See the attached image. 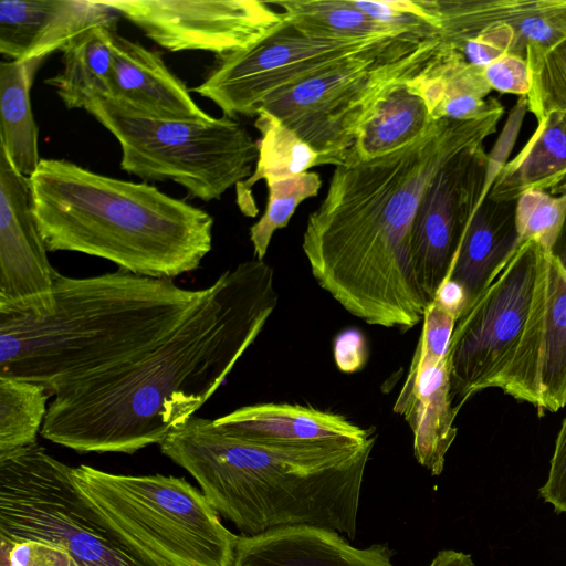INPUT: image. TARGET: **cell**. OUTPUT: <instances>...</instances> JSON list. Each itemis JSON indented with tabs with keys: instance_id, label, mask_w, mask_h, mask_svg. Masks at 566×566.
I'll list each match as a JSON object with an SVG mask.
<instances>
[{
	"instance_id": "32",
	"label": "cell",
	"mask_w": 566,
	"mask_h": 566,
	"mask_svg": "<svg viewBox=\"0 0 566 566\" xmlns=\"http://www.w3.org/2000/svg\"><path fill=\"white\" fill-rule=\"evenodd\" d=\"M526 97L536 120L553 111L566 115V40L547 54Z\"/></svg>"
},
{
	"instance_id": "37",
	"label": "cell",
	"mask_w": 566,
	"mask_h": 566,
	"mask_svg": "<svg viewBox=\"0 0 566 566\" xmlns=\"http://www.w3.org/2000/svg\"><path fill=\"white\" fill-rule=\"evenodd\" d=\"M440 307L452 314L457 319L467 307L464 289L450 279H446L439 286L433 300Z\"/></svg>"
},
{
	"instance_id": "35",
	"label": "cell",
	"mask_w": 566,
	"mask_h": 566,
	"mask_svg": "<svg viewBox=\"0 0 566 566\" xmlns=\"http://www.w3.org/2000/svg\"><path fill=\"white\" fill-rule=\"evenodd\" d=\"M502 109L503 105L494 97L462 94L444 97L431 115L433 119L472 120Z\"/></svg>"
},
{
	"instance_id": "18",
	"label": "cell",
	"mask_w": 566,
	"mask_h": 566,
	"mask_svg": "<svg viewBox=\"0 0 566 566\" xmlns=\"http://www.w3.org/2000/svg\"><path fill=\"white\" fill-rule=\"evenodd\" d=\"M394 411L405 418L413 434V454L431 475H440L457 437L458 409L451 397L448 356L417 344Z\"/></svg>"
},
{
	"instance_id": "22",
	"label": "cell",
	"mask_w": 566,
	"mask_h": 566,
	"mask_svg": "<svg viewBox=\"0 0 566 566\" xmlns=\"http://www.w3.org/2000/svg\"><path fill=\"white\" fill-rule=\"evenodd\" d=\"M488 193L478 206L446 277L464 289L465 310L496 279L522 243L515 224L516 200L495 201Z\"/></svg>"
},
{
	"instance_id": "3",
	"label": "cell",
	"mask_w": 566,
	"mask_h": 566,
	"mask_svg": "<svg viewBox=\"0 0 566 566\" xmlns=\"http://www.w3.org/2000/svg\"><path fill=\"white\" fill-rule=\"evenodd\" d=\"M377 436L363 443L245 440L192 416L158 444L244 536L316 526L355 539L364 475Z\"/></svg>"
},
{
	"instance_id": "12",
	"label": "cell",
	"mask_w": 566,
	"mask_h": 566,
	"mask_svg": "<svg viewBox=\"0 0 566 566\" xmlns=\"http://www.w3.org/2000/svg\"><path fill=\"white\" fill-rule=\"evenodd\" d=\"M484 132L450 156L429 182L411 231L415 272L429 302L448 276L467 228L493 180Z\"/></svg>"
},
{
	"instance_id": "28",
	"label": "cell",
	"mask_w": 566,
	"mask_h": 566,
	"mask_svg": "<svg viewBox=\"0 0 566 566\" xmlns=\"http://www.w3.org/2000/svg\"><path fill=\"white\" fill-rule=\"evenodd\" d=\"M268 3L281 7L290 21L312 36L388 39L413 33L377 22L358 9L353 0H285Z\"/></svg>"
},
{
	"instance_id": "2",
	"label": "cell",
	"mask_w": 566,
	"mask_h": 566,
	"mask_svg": "<svg viewBox=\"0 0 566 566\" xmlns=\"http://www.w3.org/2000/svg\"><path fill=\"white\" fill-rule=\"evenodd\" d=\"M504 111L472 120L436 119L424 136L385 156L335 166L307 218L302 249L317 284L370 325L415 327L430 303L418 282L411 231L442 164Z\"/></svg>"
},
{
	"instance_id": "27",
	"label": "cell",
	"mask_w": 566,
	"mask_h": 566,
	"mask_svg": "<svg viewBox=\"0 0 566 566\" xmlns=\"http://www.w3.org/2000/svg\"><path fill=\"white\" fill-rule=\"evenodd\" d=\"M254 125L262 135L255 169L250 178L235 186L241 212L252 218L259 212L252 196L258 181L268 184L301 175L318 166L321 160L318 153L266 111H259Z\"/></svg>"
},
{
	"instance_id": "10",
	"label": "cell",
	"mask_w": 566,
	"mask_h": 566,
	"mask_svg": "<svg viewBox=\"0 0 566 566\" xmlns=\"http://www.w3.org/2000/svg\"><path fill=\"white\" fill-rule=\"evenodd\" d=\"M444 48L438 34L402 56L347 62L272 96L261 109L318 153L319 165H343L359 127L381 96L419 75Z\"/></svg>"
},
{
	"instance_id": "36",
	"label": "cell",
	"mask_w": 566,
	"mask_h": 566,
	"mask_svg": "<svg viewBox=\"0 0 566 566\" xmlns=\"http://www.w3.org/2000/svg\"><path fill=\"white\" fill-rule=\"evenodd\" d=\"M333 356L343 373H355L368 360V346L364 334L357 328H347L337 334L333 343Z\"/></svg>"
},
{
	"instance_id": "8",
	"label": "cell",
	"mask_w": 566,
	"mask_h": 566,
	"mask_svg": "<svg viewBox=\"0 0 566 566\" xmlns=\"http://www.w3.org/2000/svg\"><path fill=\"white\" fill-rule=\"evenodd\" d=\"M73 478L114 526L165 566H233L239 535L185 479L86 464L73 467Z\"/></svg>"
},
{
	"instance_id": "39",
	"label": "cell",
	"mask_w": 566,
	"mask_h": 566,
	"mask_svg": "<svg viewBox=\"0 0 566 566\" xmlns=\"http://www.w3.org/2000/svg\"><path fill=\"white\" fill-rule=\"evenodd\" d=\"M0 566H9L4 557L0 556Z\"/></svg>"
},
{
	"instance_id": "19",
	"label": "cell",
	"mask_w": 566,
	"mask_h": 566,
	"mask_svg": "<svg viewBox=\"0 0 566 566\" xmlns=\"http://www.w3.org/2000/svg\"><path fill=\"white\" fill-rule=\"evenodd\" d=\"M112 54L111 92L106 98L154 118L208 120L212 117L197 105L158 53L114 31Z\"/></svg>"
},
{
	"instance_id": "4",
	"label": "cell",
	"mask_w": 566,
	"mask_h": 566,
	"mask_svg": "<svg viewBox=\"0 0 566 566\" xmlns=\"http://www.w3.org/2000/svg\"><path fill=\"white\" fill-rule=\"evenodd\" d=\"M198 290L172 279L115 272L74 277L55 272L53 315L0 314V376L62 386L134 359L200 304Z\"/></svg>"
},
{
	"instance_id": "23",
	"label": "cell",
	"mask_w": 566,
	"mask_h": 566,
	"mask_svg": "<svg viewBox=\"0 0 566 566\" xmlns=\"http://www.w3.org/2000/svg\"><path fill=\"white\" fill-rule=\"evenodd\" d=\"M566 184V115L556 111L537 119L523 148L506 161L488 196L513 201L528 190L558 195Z\"/></svg>"
},
{
	"instance_id": "13",
	"label": "cell",
	"mask_w": 566,
	"mask_h": 566,
	"mask_svg": "<svg viewBox=\"0 0 566 566\" xmlns=\"http://www.w3.org/2000/svg\"><path fill=\"white\" fill-rule=\"evenodd\" d=\"M497 388L538 410L566 406V218L543 252L526 324Z\"/></svg>"
},
{
	"instance_id": "1",
	"label": "cell",
	"mask_w": 566,
	"mask_h": 566,
	"mask_svg": "<svg viewBox=\"0 0 566 566\" xmlns=\"http://www.w3.org/2000/svg\"><path fill=\"white\" fill-rule=\"evenodd\" d=\"M274 271H223L193 312L144 353L54 392L41 437L78 453L133 454L159 444L223 385L275 310Z\"/></svg>"
},
{
	"instance_id": "11",
	"label": "cell",
	"mask_w": 566,
	"mask_h": 566,
	"mask_svg": "<svg viewBox=\"0 0 566 566\" xmlns=\"http://www.w3.org/2000/svg\"><path fill=\"white\" fill-rule=\"evenodd\" d=\"M544 250L524 241L490 286L457 319L448 353L451 397L460 410L497 388L522 337Z\"/></svg>"
},
{
	"instance_id": "31",
	"label": "cell",
	"mask_w": 566,
	"mask_h": 566,
	"mask_svg": "<svg viewBox=\"0 0 566 566\" xmlns=\"http://www.w3.org/2000/svg\"><path fill=\"white\" fill-rule=\"evenodd\" d=\"M565 218L566 187L558 196L528 190L516 200L515 224L521 241H534L546 252L554 247Z\"/></svg>"
},
{
	"instance_id": "17",
	"label": "cell",
	"mask_w": 566,
	"mask_h": 566,
	"mask_svg": "<svg viewBox=\"0 0 566 566\" xmlns=\"http://www.w3.org/2000/svg\"><path fill=\"white\" fill-rule=\"evenodd\" d=\"M118 17L103 0H1L0 53L43 60L88 29L115 30Z\"/></svg>"
},
{
	"instance_id": "5",
	"label": "cell",
	"mask_w": 566,
	"mask_h": 566,
	"mask_svg": "<svg viewBox=\"0 0 566 566\" xmlns=\"http://www.w3.org/2000/svg\"><path fill=\"white\" fill-rule=\"evenodd\" d=\"M29 182L49 252H80L137 275L174 280L198 270L212 249L213 218L147 182L53 158L41 159Z\"/></svg>"
},
{
	"instance_id": "21",
	"label": "cell",
	"mask_w": 566,
	"mask_h": 566,
	"mask_svg": "<svg viewBox=\"0 0 566 566\" xmlns=\"http://www.w3.org/2000/svg\"><path fill=\"white\" fill-rule=\"evenodd\" d=\"M228 434L270 443H363L375 436L346 417L291 403H256L213 419Z\"/></svg>"
},
{
	"instance_id": "6",
	"label": "cell",
	"mask_w": 566,
	"mask_h": 566,
	"mask_svg": "<svg viewBox=\"0 0 566 566\" xmlns=\"http://www.w3.org/2000/svg\"><path fill=\"white\" fill-rule=\"evenodd\" d=\"M46 544L69 566H165L87 499L73 467L35 443L0 457V543Z\"/></svg>"
},
{
	"instance_id": "29",
	"label": "cell",
	"mask_w": 566,
	"mask_h": 566,
	"mask_svg": "<svg viewBox=\"0 0 566 566\" xmlns=\"http://www.w3.org/2000/svg\"><path fill=\"white\" fill-rule=\"evenodd\" d=\"M50 396L38 382L0 376V457L38 443Z\"/></svg>"
},
{
	"instance_id": "7",
	"label": "cell",
	"mask_w": 566,
	"mask_h": 566,
	"mask_svg": "<svg viewBox=\"0 0 566 566\" xmlns=\"http://www.w3.org/2000/svg\"><path fill=\"white\" fill-rule=\"evenodd\" d=\"M119 143L120 168L145 181H174L192 198L217 200L250 178L259 143L233 117L175 120L140 115L111 99L84 108Z\"/></svg>"
},
{
	"instance_id": "26",
	"label": "cell",
	"mask_w": 566,
	"mask_h": 566,
	"mask_svg": "<svg viewBox=\"0 0 566 566\" xmlns=\"http://www.w3.org/2000/svg\"><path fill=\"white\" fill-rule=\"evenodd\" d=\"M114 31L107 27L88 29L61 50L62 70L45 83L55 87L66 108H85L91 102L109 96Z\"/></svg>"
},
{
	"instance_id": "25",
	"label": "cell",
	"mask_w": 566,
	"mask_h": 566,
	"mask_svg": "<svg viewBox=\"0 0 566 566\" xmlns=\"http://www.w3.org/2000/svg\"><path fill=\"white\" fill-rule=\"evenodd\" d=\"M42 59L0 64V148L15 169L30 178L39 163L38 126L30 91Z\"/></svg>"
},
{
	"instance_id": "14",
	"label": "cell",
	"mask_w": 566,
	"mask_h": 566,
	"mask_svg": "<svg viewBox=\"0 0 566 566\" xmlns=\"http://www.w3.org/2000/svg\"><path fill=\"white\" fill-rule=\"evenodd\" d=\"M144 34L171 51L218 56L248 48L283 18L258 0H103Z\"/></svg>"
},
{
	"instance_id": "9",
	"label": "cell",
	"mask_w": 566,
	"mask_h": 566,
	"mask_svg": "<svg viewBox=\"0 0 566 566\" xmlns=\"http://www.w3.org/2000/svg\"><path fill=\"white\" fill-rule=\"evenodd\" d=\"M432 36L318 38L302 31L283 13L260 40L220 55L206 80L192 91L212 101L227 116L252 117L272 96L312 77L350 61L406 55Z\"/></svg>"
},
{
	"instance_id": "38",
	"label": "cell",
	"mask_w": 566,
	"mask_h": 566,
	"mask_svg": "<svg viewBox=\"0 0 566 566\" xmlns=\"http://www.w3.org/2000/svg\"><path fill=\"white\" fill-rule=\"evenodd\" d=\"M427 566H475V564L470 554L454 549H441Z\"/></svg>"
},
{
	"instance_id": "30",
	"label": "cell",
	"mask_w": 566,
	"mask_h": 566,
	"mask_svg": "<svg viewBox=\"0 0 566 566\" xmlns=\"http://www.w3.org/2000/svg\"><path fill=\"white\" fill-rule=\"evenodd\" d=\"M269 196L265 211L250 228V240L254 259L263 260L274 232L285 228L302 201L314 197L322 187L317 172L306 171L301 175L266 184Z\"/></svg>"
},
{
	"instance_id": "15",
	"label": "cell",
	"mask_w": 566,
	"mask_h": 566,
	"mask_svg": "<svg viewBox=\"0 0 566 566\" xmlns=\"http://www.w3.org/2000/svg\"><path fill=\"white\" fill-rule=\"evenodd\" d=\"M32 210L29 178L0 148V314H54V277Z\"/></svg>"
},
{
	"instance_id": "33",
	"label": "cell",
	"mask_w": 566,
	"mask_h": 566,
	"mask_svg": "<svg viewBox=\"0 0 566 566\" xmlns=\"http://www.w3.org/2000/svg\"><path fill=\"white\" fill-rule=\"evenodd\" d=\"M483 74L490 87L501 93L527 96L533 85L528 63L514 54L500 56L484 67Z\"/></svg>"
},
{
	"instance_id": "16",
	"label": "cell",
	"mask_w": 566,
	"mask_h": 566,
	"mask_svg": "<svg viewBox=\"0 0 566 566\" xmlns=\"http://www.w3.org/2000/svg\"><path fill=\"white\" fill-rule=\"evenodd\" d=\"M444 42H461L483 25L513 30L515 54L530 65L533 81L547 54L566 40V0H428Z\"/></svg>"
},
{
	"instance_id": "34",
	"label": "cell",
	"mask_w": 566,
	"mask_h": 566,
	"mask_svg": "<svg viewBox=\"0 0 566 566\" xmlns=\"http://www.w3.org/2000/svg\"><path fill=\"white\" fill-rule=\"evenodd\" d=\"M538 492L555 512L566 513V418L556 438L547 480Z\"/></svg>"
},
{
	"instance_id": "24",
	"label": "cell",
	"mask_w": 566,
	"mask_h": 566,
	"mask_svg": "<svg viewBox=\"0 0 566 566\" xmlns=\"http://www.w3.org/2000/svg\"><path fill=\"white\" fill-rule=\"evenodd\" d=\"M410 80L394 85L377 102L359 127L344 164L388 155L427 134L436 119Z\"/></svg>"
},
{
	"instance_id": "20",
	"label": "cell",
	"mask_w": 566,
	"mask_h": 566,
	"mask_svg": "<svg viewBox=\"0 0 566 566\" xmlns=\"http://www.w3.org/2000/svg\"><path fill=\"white\" fill-rule=\"evenodd\" d=\"M387 544L353 546L336 531L286 526L239 535L233 566H395Z\"/></svg>"
}]
</instances>
